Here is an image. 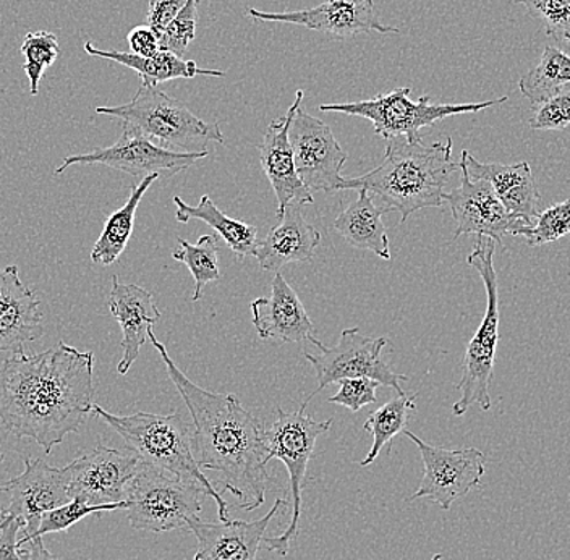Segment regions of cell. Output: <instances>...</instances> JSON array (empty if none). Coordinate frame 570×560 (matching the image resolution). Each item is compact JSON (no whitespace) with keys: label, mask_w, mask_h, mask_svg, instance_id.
Wrapping results in <instances>:
<instances>
[{"label":"cell","mask_w":570,"mask_h":560,"mask_svg":"<svg viewBox=\"0 0 570 560\" xmlns=\"http://www.w3.org/2000/svg\"><path fill=\"white\" fill-rule=\"evenodd\" d=\"M148 338L190 412L199 469L217 473L214 488L217 492H230L238 509L253 512L262 508L269 480L262 423L237 395L216 394L188 380L156 338L155 327L148 331Z\"/></svg>","instance_id":"cell-2"},{"label":"cell","mask_w":570,"mask_h":560,"mask_svg":"<svg viewBox=\"0 0 570 560\" xmlns=\"http://www.w3.org/2000/svg\"><path fill=\"white\" fill-rule=\"evenodd\" d=\"M85 52L89 56L101 57V59L114 60L120 66L137 71L142 85L158 87L166 81L178 80V78H195L198 75L205 77H224L226 71L202 69L194 60H184L176 53L159 51L153 57H140L134 52L101 51L95 48L91 42H85Z\"/></svg>","instance_id":"cell-26"},{"label":"cell","mask_w":570,"mask_h":560,"mask_svg":"<svg viewBox=\"0 0 570 560\" xmlns=\"http://www.w3.org/2000/svg\"><path fill=\"white\" fill-rule=\"evenodd\" d=\"M494 249L497 242L479 237L475 248L466 256V263L480 274L487 288V310L463 356L462 380L458 384L461 399L452 406L455 416L465 415L472 405H479L484 412L493 406L490 384L493 381L499 342V285L494 269Z\"/></svg>","instance_id":"cell-6"},{"label":"cell","mask_w":570,"mask_h":560,"mask_svg":"<svg viewBox=\"0 0 570 560\" xmlns=\"http://www.w3.org/2000/svg\"><path fill=\"white\" fill-rule=\"evenodd\" d=\"M419 394H397L383 406L376 410L363 424V430L372 433L373 445L365 459L360 462L362 466H370L377 459L384 445L390 444L397 434L404 433L407 426L409 412L415 410Z\"/></svg>","instance_id":"cell-30"},{"label":"cell","mask_w":570,"mask_h":560,"mask_svg":"<svg viewBox=\"0 0 570 560\" xmlns=\"http://www.w3.org/2000/svg\"><path fill=\"white\" fill-rule=\"evenodd\" d=\"M461 166L472 178L487 180L493 187L504 208L515 219L534 226L541 196L529 163H480L469 151H462Z\"/></svg>","instance_id":"cell-23"},{"label":"cell","mask_w":570,"mask_h":560,"mask_svg":"<svg viewBox=\"0 0 570 560\" xmlns=\"http://www.w3.org/2000/svg\"><path fill=\"white\" fill-rule=\"evenodd\" d=\"M404 434L419 448L425 466L419 490L410 495L409 502L428 498L441 509L449 510L455 501L480 487L487 465L484 454L479 449L436 448L415 436L412 431H404Z\"/></svg>","instance_id":"cell-12"},{"label":"cell","mask_w":570,"mask_h":560,"mask_svg":"<svg viewBox=\"0 0 570 560\" xmlns=\"http://www.w3.org/2000/svg\"><path fill=\"white\" fill-rule=\"evenodd\" d=\"M127 501L119 502V504H105L91 505L80 499H71L66 505L46 512L42 515L41 523H39L38 531L33 538H42L45 534L59 533V531H67L73 527L75 523L83 520L85 517L98 515L101 517L105 512H112V510H125Z\"/></svg>","instance_id":"cell-33"},{"label":"cell","mask_w":570,"mask_h":560,"mask_svg":"<svg viewBox=\"0 0 570 560\" xmlns=\"http://www.w3.org/2000/svg\"><path fill=\"white\" fill-rule=\"evenodd\" d=\"M570 125V87L562 89L548 101L537 105L533 110L530 127L533 130L554 131L564 130Z\"/></svg>","instance_id":"cell-37"},{"label":"cell","mask_w":570,"mask_h":560,"mask_svg":"<svg viewBox=\"0 0 570 560\" xmlns=\"http://www.w3.org/2000/svg\"><path fill=\"white\" fill-rule=\"evenodd\" d=\"M390 344L384 337H368L360 333L358 327H348L341 333L336 347H321L320 353L305 352V358L316 371L318 387L306 397V403L313 401L326 385L338 383L351 377H370L381 385L394 389L402 394V383L407 381L405 374L395 373L383 360V348Z\"/></svg>","instance_id":"cell-10"},{"label":"cell","mask_w":570,"mask_h":560,"mask_svg":"<svg viewBox=\"0 0 570 560\" xmlns=\"http://www.w3.org/2000/svg\"><path fill=\"white\" fill-rule=\"evenodd\" d=\"M306 403H303L297 412H285L277 406L276 420L269 430H265L266 460H281L288 472L292 495V517L288 527L279 537L265 538L267 551L277 554L288 556L292 541L297 538L301 530L302 517V492L305 487L306 470L309 459L315 452L316 441L326 434L333 426V419L327 421H315L306 415Z\"/></svg>","instance_id":"cell-8"},{"label":"cell","mask_w":570,"mask_h":560,"mask_svg":"<svg viewBox=\"0 0 570 560\" xmlns=\"http://www.w3.org/2000/svg\"><path fill=\"white\" fill-rule=\"evenodd\" d=\"M570 234V199L558 203L538 214L534 226L527 230L523 238L529 246H541L558 242Z\"/></svg>","instance_id":"cell-35"},{"label":"cell","mask_w":570,"mask_h":560,"mask_svg":"<svg viewBox=\"0 0 570 560\" xmlns=\"http://www.w3.org/2000/svg\"><path fill=\"white\" fill-rule=\"evenodd\" d=\"M92 397L95 353L66 342L0 365V424L13 436L33 439L46 454L83 426Z\"/></svg>","instance_id":"cell-1"},{"label":"cell","mask_w":570,"mask_h":560,"mask_svg":"<svg viewBox=\"0 0 570 560\" xmlns=\"http://www.w3.org/2000/svg\"><path fill=\"white\" fill-rule=\"evenodd\" d=\"M141 463L140 454L134 449L96 445L88 454L78 456L66 466L71 499H80L91 505L124 502L128 484Z\"/></svg>","instance_id":"cell-14"},{"label":"cell","mask_w":570,"mask_h":560,"mask_svg":"<svg viewBox=\"0 0 570 560\" xmlns=\"http://www.w3.org/2000/svg\"><path fill=\"white\" fill-rule=\"evenodd\" d=\"M23 527L20 517L0 515V560H21L18 534Z\"/></svg>","instance_id":"cell-40"},{"label":"cell","mask_w":570,"mask_h":560,"mask_svg":"<svg viewBox=\"0 0 570 560\" xmlns=\"http://www.w3.org/2000/svg\"><path fill=\"white\" fill-rule=\"evenodd\" d=\"M570 87V56L556 46H547L540 62L527 71L519 89L533 105H541Z\"/></svg>","instance_id":"cell-29"},{"label":"cell","mask_w":570,"mask_h":560,"mask_svg":"<svg viewBox=\"0 0 570 560\" xmlns=\"http://www.w3.org/2000/svg\"><path fill=\"white\" fill-rule=\"evenodd\" d=\"M248 17L258 21H277V23L298 24L333 38H354L356 35L372 33L399 35V28L387 27L376 16L373 0H324L313 9L294 10V12H263L248 9Z\"/></svg>","instance_id":"cell-17"},{"label":"cell","mask_w":570,"mask_h":560,"mask_svg":"<svg viewBox=\"0 0 570 560\" xmlns=\"http://www.w3.org/2000/svg\"><path fill=\"white\" fill-rule=\"evenodd\" d=\"M156 180H158V177L155 176L142 178L140 184L131 188L130 198L127 199L122 208L117 209L107 219L105 230L101 232L95 248H92V263L110 266V264L119 262L128 242H130L131 234H134L138 205Z\"/></svg>","instance_id":"cell-28"},{"label":"cell","mask_w":570,"mask_h":560,"mask_svg":"<svg viewBox=\"0 0 570 560\" xmlns=\"http://www.w3.org/2000/svg\"><path fill=\"white\" fill-rule=\"evenodd\" d=\"M91 413L122 436L128 448L140 454L142 462L202 487L216 502L220 522L229 520L227 502L196 462L194 426L181 419V415L137 412L134 415L120 416L107 412L96 403Z\"/></svg>","instance_id":"cell-4"},{"label":"cell","mask_w":570,"mask_h":560,"mask_svg":"<svg viewBox=\"0 0 570 560\" xmlns=\"http://www.w3.org/2000/svg\"><path fill=\"white\" fill-rule=\"evenodd\" d=\"M525 7L527 12L537 18L548 36L558 41L570 42V0H511Z\"/></svg>","instance_id":"cell-34"},{"label":"cell","mask_w":570,"mask_h":560,"mask_svg":"<svg viewBox=\"0 0 570 560\" xmlns=\"http://www.w3.org/2000/svg\"><path fill=\"white\" fill-rule=\"evenodd\" d=\"M174 203H176L178 223L187 224L191 219L203 220L226 242L232 253L240 262L247 256H255L256 245H258V228L242 223V220L232 219L214 205L208 195H203L196 206L187 205L180 196H174Z\"/></svg>","instance_id":"cell-27"},{"label":"cell","mask_w":570,"mask_h":560,"mask_svg":"<svg viewBox=\"0 0 570 560\" xmlns=\"http://www.w3.org/2000/svg\"><path fill=\"white\" fill-rule=\"evenodd\" d=\"M459 169L462 170L461 187L444 195V202H448L458 224L454 240L461 235L475 234L493 242H502L508 235L523 237L532 228L508 213L487 180L470 177L461 164Z\"/></svg>","instance_id":"cell-16"},{"label":"cell","mask_w":570,"mask_h":560,"mask_svg":"<svg viewBox=\"0 0 570 560\" xmlns=\"http://www.w3.org/2000/svg\"><path fill=\"white\" fill-rule=\"evenodd\" d=\"M279 219L256 245L255 258L269 273H277L285 264L312 263L321 244L320 230L306 223L302 205L287 206Z\"/></svg>","instance_id":"cell-24"},{"label":"cell","mask_w":570,"mask_h":560,"mask_svg":"<svg viewBox=\"0 0 570 560\" xmlns=\"http://www.w3.org/2000/svg\"><path fill=\"white\" fill-rule=\"evenodd\" d=\"M2 462H3V454H2V452H0V465H2ZM0 487H2V484H0ZM0 492H2V490H0Z\"/></svg>","instance_id":"cell-44"},{"label":"cell","mask_w":570,"mask_h":560,"mask_svg":"<svg viewBox=\"0 0 570 560\" xmlns=\"http://www.w3.org/2000/svg\"><path fill=\"white\" fill-rule=\"evenodd\" d=\"M96 114L116 117L170 151L205 153L209 143L226 141L219 124L205 122L178 99L149 85L141 83L127 105L98 107Z\"/></svg>","instance_id":"cell-5"},{"label":"cell","mask_w":570,"mask_h":560,"mask_svg":"<svg viewBox=\"0 0 570 560\" xmlns=\"http://www.w3.org/2000/svg\"><path fill=\"white\" fill-rule=\"evenodd\" d=\"M69 483L66 466L56 469L42 459H24V472L0 487L10 494V504L0 510V515L20 517L24 523L18 548L33 540L46 512L71 501Z\"/></svg>","instance_id":"cell-15"},{"label":"cell","mask_w":570,"mask_h":560,"mask_svg":"<svg viewBox=\"0 0 570 560\" xmlns=\"http://www.w3.org/2000/svg\"><path fill=\"white\" fill-rule=\"evenodd\" d=\"M459 164L452 160V140L409 141L405 137L387 140L380 166L365 176L345 177L344 190H365L380 202L384 214H401V224L413 213L441 208L444 188Z\"/></svg>","instance_id":"cell-3"},{"label":"cell","mask_w":570,"mask_h":560,"mask_svg":"<svg viewBox=\"0 0 570 560\" xmlns=\"http://www.w3.org/2000/svg\"><path fill=\"white\" fill-rule=\"evenodd\" d=\"M431 560H443V556L434 554L433 558H431Z\"/></svg>","instance_id":"cell-43"},{"label":"cell","mask_w":570,"mask_h":560,"mask_svg":"<svg viewBox=\"0 0 570 560\" xmlns=\"http://www.w3.org/2000/svg\"><path fill=\"white\" fill-rule=\"evenodd\" d=\"M122 125V135L112 146L92 149L87 155L69 156L53 174L60 176L75 164H101L141 180L151 176L174 177L209 156V151L178 153L160 148L130 125Z\"/></svg>","instance_id":"cell-11"},{"label":"cell","mask_w":570,"mask_h":560,"mask_svg":"<svg viewBox=\"0 0 570 560\" xmlns=\"http://www.w3.org/2000/svg\"><path fill=\"white\" fill-rule=\"evenodd\" d=\"M198 7L199 0H188L184 9L173 21L169 27L159 36L160 51L176 53L184 57L188 51L196 36V24H198Z\"/></svg>","instance_id":"cell-36"},{"label":"cell","mask_w":570,"mask_h":560,"mask_svg":"<svg viewBox=\"0 0 570 560\" xmlns=\"http://www.w3.org/2000/svg\"><path fill=\"white\" fill-rule=\"evenodd\" d=\"M412 89L402 87L384 95H376L366 101L344 102V105H321V112H338L345 116L362 117L373 124L374 134L384 140L405 137L409 141L422 140L420 131L434 124L462 114H475L508 101V96L493 101L475 105H433L425 95L419 101L410 99Z\"/></svg>","instance_id":"cell-9"},{"label":"cell","mask_w":570,"mask_h":560,"mask_svg":"<svg viewBox=\"0 0 570 560\" xmlns=\"http://www.w3.org/2000/svg\"><path fill=\"white\" fill-rule=\"evenodd\" d=\"M18 549H20L21 560H59L46 548L42 538H33Z\"/></svg>","instance_id":"cell-42"},{"label":"cell","mask_w":570,"mask_h":560,"mask_svg":"<svg viewBox=\"0 0 570 560\" xmlns=\"http://www.w3.org/2000/svg\"><path fill=\"white\" fill-rule=\"evenodd\" d=\"M20 51L24 57L23 70L30 80L31 96H36L45 71L52 67L59 57V41L57 36L49 31H35L24 36Z\"/></svg>","instance_id":"cell-32"},{"label":"cell","mask_w":570,"mask_h":560,"mask_svg":"<svg viewBox=\"0 0 570 560\" xmlns=\"http://www.w3.org/2000/svg\"><path fill=\"white\" fill-rule=\"evenodd\" d=\"M217 237L216 235H203L198 244L178 238V248L174 249L173 258L184 263L194 276L195 288L191 302L203 298V288L220 279L219 263H217Z\"/></svg>","instance_id":"cell-31"},{"label":"cell","mask_w":570,"mask_h":560,"mask_svg":"<svg viewBox=\"0 0 570 560\" xmlns=\"http://www.w3.org/2000/svg\"><path fill=\"white\" fill-rule=\"evenodd\" d=\"M358 191V198L347 209L338 213L334 228L348 245L372 252L390 262L392 258L390 237L384 226V210L377 208L368 191Z\"/></svg>","instance_id":"cell-25"},{"label":"cell","mask_w":570,"mask_h":560,"mask_svg":"<svg viewBox=\"0 0 570 560\" xmlns=\"http://www.w3.org/2000/svg\"><path fill=\"white\" fill-rule=\"evenodd\" d=\"M284 504V499H277L265 517L253 522L229 519L220 523H206L196 520L188 528L198 540L194 560H256L267 527Z\"/></svg>","instance_id":"cell-21"},{"label":"cell","mask_w":570,"mask_h":560,"mask_svg":"<svg viewBox=\"0 0 570 560\" xmlns=\"http://www.w3.org/2000/svg\"><path fill=\"white\" fill-rule=\"evenodd\" d=\"M252 323L262 341L283 342V344L316 345L318 351L323 342L315 337V326L298 298L281 273H276L271 284L269 297L256 298L252 303Z\"/></svg>","instance_id":"cell-19"},{"label":"cell","mask_w":570,"mask_h":560,"mask_svg":"<svg viewBox=\"0 0 570 560\" xmlns=\"http://www.w3.org/2000/svg\"><path fill=\"white\" fill-rule=\"evenodd\" d=\"M206 495L198 484L142 462L128 484L125 512L135 530L151 533L188 530L199 520Z\"/></svg>","instance_id":"cell-7"},{"label":"cell","mask_w":570,"mask_h":560,"mask_svg":"<svg viewBox=\"0 0 570 560\" xmlns=\"http://www.w3.org/2000/svg\"><path fill=\"white\" fill-rule=\"evenodd\" d=\"M127 42L131 48V52L140 57H153L160 51L159 36L148 24L135 27L127 35Z\"/></svg>","instance_id":"cell-41"},{"label":"cell","mask_w":570,"mask_h":560,"mask_svg":"<svg viewBox=\"0 0 570 560\" xmlns=\"http://www.w3.org/2000/svg\"><path fill=\"white\" fill-rule=\"evenodd\" d=\"M303 98H305V91L298 89L287 112L269 124L263 141L259 143L262 167L271 187L276 193L277 217L283 216L287 206L313 205L315 203L312 191L302 184L297 176L294 151H292L291 141H288V130H291L295 112L302 107Z\"/></svg>","instance_id":"cell-18"},{"label":"cell","mask_w":570,"mask_h":560,"mask_svg":"<svg viewBox=\"0 0 570 560\" xmlns=\"http://www.w3.org/2000/svg\"><path fill=\"white\" fill-rule=\"evenodd\" d=\"M107 306L122 330V360L117 365V373L125 376L140 356L148 331L159 323L163 315L151 292L135 284H124L117 274L112 276V291Z\"/></svg>","instance_id":"cell-22"},{"label":"cell","mask_w":570,"mask_h":560,"mask_svg":"<svg viewBox=\"0 0 570 560\" xmlns=\"http://www.w3.org/2000/svg\"><path fill=\"white\" fill-rule=\"evenodd\" d=\"M380 383L370 377H351V380L338 381L337 394L327 399L330 403L345 406L351 412L358 413L363 406L377 402L376 389Z\"/></svg>","instance_id":"cell-38"},{"label":"cell","mask_w":570,"mask_h":560,"mask_svg":"<svg viewBox=\"0 0 570 560\" xmlns=\"http://www.w3.org/2000/svg\"><path fill=\"white\" fill-rule=\"evenodd\" d=\"M288 141L297 176L309 191L344 190L345 177L341 173L347 153L338 145L330 125L301 107L292 120Z\"/></svg>","instance_id":"cell-13"},{"label":"cell","mask_w":570,"mask_h":560,"mask_svg":"<svg viewBox=\"0 0 570 560\" xmlns=\"http://www.w3.org/2000/svg\"><path fill=\"white\" fill-rule=\"evenodd\" d=\"M42 333L41 299L21 282L17 266L0 267V352L23 355Z\"/></svg>","instance_id":"cell-20"},{"label":"cell","mask_w":570,"mask_h":560,"mask_svg":"<svg viewBox=\"0 0 570 560\" xmlns=\"http://www.w3.org/2000/svg\"><path fill=\"white\" fill-rule=\"evenodd\" d=\"M188 0H149L148 13H146V24L158 33L169 27L170 21L174 20L184 9Z\"/></svg>","instance_id":"cell-39"}]
</instances>
